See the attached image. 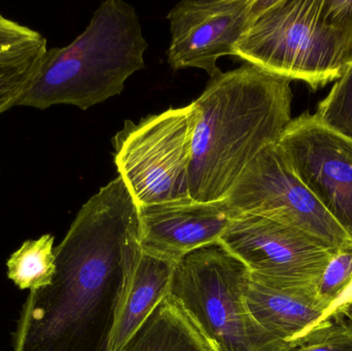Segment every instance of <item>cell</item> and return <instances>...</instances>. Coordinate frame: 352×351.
<instances>
[{"mask_svg":"<svg viewBox=\"0 0 352 351\" xmlns=\"http://www.w3.org/2000/svg\"><path fill=\"white\" fill-rule=\"evenodd\" d=\"M235 56L318 89L351 65L349 41L329 21L324 0H263Z\"/></svg>","mask_w":352,"mask_h":351,"instance_id":"277c9868","label":"cell"},{"mask_svg":"<svg viewBox=\"0 0 352 351\" xmlns=\"http://www.w3.org/2000/svg\"><path fill=\"white\" fill-rule=\"evenodd\" d=\"M148 47L135 8L107 0L72 43L47 49L16 106L65 104L87 111L123 92L128 78L144 68Z\"/></svg>","mask_w":352,"mask_h":351,"instance_id":"3957f363","label":"cell"},{"mask_svg":"<svg viewBox=\"0 0 352 351\" xmlns=\"http://www.w3.org/2000/svg\"><path fill=\"white\" fill-rule=\"evenodd\" d=\"M45 45L47 39L38 31L0 14V58L28 53Z\"/></svg>","mask_w":352,"mask_h":351,"instance_id":"ffe728a7","label":"cell"},{"mask_svg":"<svg viewBox=\"0 0 352 351\" xmlns=\"http://www.w3.org/2000/svg\"><path fill=\"white\" fill-rule=\"evenodd\" d=\"M339 315H343V317H345V319H349L351 323H352V304L351 306L347 307V308H345L344 310L342 311V313H340Z\"/></svg>","mask_w":352,"mask_h":351,"instance_id":"603a6c76","label":"cell"},{"mask_svg":"<svg viewBox=\"0 0 352 351\" xmlns=\"http://www.w3.org/2000/svg\"><path fill=\"white\" fill-rule=\"evenodd\" d=\"M250 282L248 267L219 241L176 264L169 297L213 351H291L296 343L277 339L250 313Z\"/></svg>","mask_w":352,"mask_h":351,"instance_id":"5b68a950","label":"cell"},{"mask_svg":"<svg viewBox=\"0 0 352 351\" xmlns=\"http://www.w3.org/2000/svg\"><path fill=\"white\" fill-rule=\"evenodd\" d=\"M47 49L45 45L28 53L0 58V115L16 106L36 76Z\"/></svg>","mask_w":352,"mask_h":351,"instance_id":"2e32d148","label":"cell"},{"mask_svg":"<svg viewBox=\"0 0 352 351\" xmlns=\"http://www.w3.org/2000/svg\"><path fill=\"white\" fill-rule=\"evenodd\" d=\"M351 282L352 247L337 251L332 256L318 280L316 297L328 309Z\"/></svg>","mask_w":352,"mask_h":351,"instance_id":"d6986e66","label":"cell"},{"mask_svg":"<svg viewBox=\"0 0 352 351\" xmlns=\"http://www.w3.org/2000/svg\"><path fill=\"white\" fill-rule=\"evenodd\" d=\"M327 16L340 29L349 41V57L352 63V0H324Z\"/></svg>","mask_w":352,"mask_h":351,"instance_id":"44dd1931","label":"cell"},{"mask_svg":"<svg viewBox=\"0 0 352 351\" xmlns=\"http://www.w3.org/2000/svg\"><path fill=\"white\" fill-rule=\"evenodd\" d=\"M246 303L263 329L291 344L309 333L327 310L316 288L281 284L252 273Z\"/></svg>","mask_w":352,"mask_h":351,"instance_id":"7c38bea8","label":"cell"},{"mask_svg":"<svg viewBox=\"0 0 352 351\" xmlns=\"http://www.w3.org/2000/svg\"><path fill=\"white\" fill-rule=\"evenodd\" d=\"M291 351H352V323L336 315L296 342Z\"/></svg>","mask_w":352,"mask_h":351,"instance_id":"ac0fdd59","label":"cell"},{"mask_svg":"<svg viewBox=\"0 0 352 351\" xmlns=\"http://www.w3.org/2000/svg\"><path fill=\"white\" fill-rule=\"evenodd\" d=\"M314 115L324 127L352 139V63Z\"/></svg>","mask_w":352,"mask_h":351,"instance_id":"e0dca14e","label":"cell"},{"mask_svg":"<svg viewBox=\"0 0 352 351\" xmlns=\"http://www.w3.org/2000/svg\"><path fill=\"white\" fill-rule=\"evenodd\" d=\"M55 237L45 234L27 240L6 262L8 278L21 290H43L51 284L56 273Z\"/></svg>","mask_w":352,"mask_h":351,"instance_id":"9a60e30c","label":"cell"},{"mask_svg":"<svg viewBox=\"0 0 352 351\" xmlns=\"http://www.w3.org/2000/svg\"><path fill=\"white\" fill-rule=\"evenodd\" d=\"M223 200L235 214L293 227L332 251L352 247L351 237L296 177L276 144L246 167Z\"/></svg>","mask_w":352,"mask_h":351,"instance_id":"52a82bcc","label":"cell"},{"mask_svg":"<svg viewBox=\"0 0 352 351\" xmlns=\"http://www.w3.org/2000/svg\"><path fill=\"white\" fill-rule=\"evenodd\" d=\"M276 146L296 177L352 238V139L305 113L289 122Z\"/></svg>","mask_w":352,"mask_h":351,"instance_id":"9c48e42d","label":"cell"},{"mask_svg":"<svg viewBox=\"0 0 352 351\" xmlns=\"http://www.w3.org/2000/svg\"><path fill=\"white\" fill-rule=\"evenodd\" d=\"M175 266L140 247L118 308L109 351L121 350L169 296Z\"/></svg>","mask_w":352,"mask_h":351,"instance_id":"4fadbf2b","label":"cell"},{"mask_svg":"<svg viewBox=\"0 0 352 351\" xmlns=\"http://www.w3.org/2000/svg\"><path fill=\"white\" fill-rule=\"evenodd\" d=\"M219 243L254 275L314 288L336 253L298 229L250 214H238Z\"/></svg>","mask_w":352,"mask_h":351,"instance_id":"ba28073f","label":"cell"},{"mask_svg":"<svg viewBox=\"0 0 352 351\" xmlns=\"http://www.w3.org/2000/svg\"><path fill=\"white\" fill-rule=\"evenodd\" d=\"M140 249L138 207L118 177L82 206L54 249L55 275L23 305L14 351H109Z\"/></svg>","mask_w":352,"mask_h":351,"instance_id":"6da1fadb","label":"cell"},{"mask_svg":"<svg viewBox=\"0 0 352 351\" xmlns=\"http://www.w3.org/2000/svg\"><path fill=\"white\" fill-rule=\"evenodd\" d=\"M120 351H213L175 300L167 297Z\"/></svg>","mask_w":352,"mask_h":351,"instance_id":"5bb4252c","label":"cell"},{"mask_svg":"<svg viewBox=\"0 0 352 351\" xmlns=\"http://www.w3.org/2000/svg\"><path fill=\"white\" fill-rule=\"evenodd\" d=\"M192 139L190 104L125 122L113 138L115 163L138 208L190 198Z\"/></svg>","mask_w":352,"mask_h":351,"instance_id":"8992f818","label":"cell"},{"mask_svg":"<svg viewBox=\"0 0 352 351\" xmlns=\"http://www.w3.org/2000/svg\"><path fill=\"white\" fill-rule=\"evenodd\" d=\"M238 214L221 201L188 199L138 208L140 247L177 264L197 249L219 242Z\"/></svg>","mask_w":352,"mask_h":351,"instance_id":"8fae6325","label":"cell"},{"mask_svg":"<svg viewBox=\"0 0 352 351\" xmlns=\"http://www.w3.org/2000/svg\"><path fill=\"white\" fill-rule=\"evenodd\" d=\"M292 80L248 63L209 80L192 109L190 199H225L246 167L292 121Z\"/></svg>","mask_w":352,"mask_h":351,"instance_id":"7a4b0ae2","label":"cell"},{"mask_svg":"<svg viewBox=\"0 0 352 351\" xmlns=\"http://www.w3.org/2000/svg\"><path fill=\"white\" fill-rule=\"evenodd\" d=\"M263 0H182L170 10L171 43L167 56L175 70L199 68L209 76L221 70L217 61L235 56Z\"/></svg>","mask_w":352,"mask_h":351,"instance_id":"30bf717a","label":"cell"},{"mask_svg":"<svg viewBox=\"0 0 352 351\" xmlns=\"http://www.w3.org/2000/svg\"><path fill=\"white\" fill-rule=\"evenodd\" d=\"M352 304V282L351 284L347 286V288L343 291L342 294L330 305L328 309L324 311V315H322L320 319H318V323L314 325V328L318 327L320 324L324 323L327 319H331V317H336V315H340L345 308L351 306ZM311 329V330H312ZM310 330V331H311Z\"/></svg>","mask_w":352,"mask_h":351,"instance_id":"7402d4cb","label":"cell"}]
</instances>
